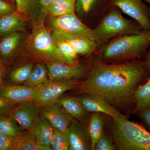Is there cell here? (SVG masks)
Wrapping results in <instances>:
<instances>
[{
  "label": "cell",
  "mask_w": 150,
  "mask_h": 150,
  "mask_svg": "<svg viewBox=\"0 0 150 150\" xmlns=\"http://www.w3.org/2000/svg\"><path fill=\"white\" fill-rule=\"evenodd\" d=\"M47 13L42 8L25 42V50L30 56L46 64L60 62L67 64L52 36L51 30L45 25Z\"/></svg>",
  "instance_id": "obj_3"
},
{
  "label": "cell",
  "mask_w": 150,
  "mask_h": 150,
  "mask_svg": "<svg viewBox=\"0 0 150 150\" xmlns=\"http://www.w3.org/2000/svg\"><path fill=\"white\" fill-rule=\"evenodd\" d=\"M16 10V8L5 0H0V17L12 13Z\"/></svg>",
  "instance_id": "obj_35"
},
{
  "label": "cell",
  "mask_w": 150,
  "mask_h": 150,
  "mask_svg": "<svg viewBox=\"0 0 150 150\" xmlns=\"http://www.w3.org/2000/svg\"><path fill=\"white\" fill-rule=\"evenodd\" d=\"M82 81L79 79L49 81L44 86L35 102L38 105L56 102L64 93L76 88Z\"/></svg>",
  "instance_id": "obj_9"
},
{
  "label": "cell",
  "mask_w": 150,
  "mask_h": 150,
  "mask_svg": "<svg viewBox=\"0 0 150 150\" xmlns=\"http://www.w3.org/2000/svg\"><path fill=\"white\" fill-rule=\"evenodd\" d=\"M39 115L50 121L54 128L67 133L73 117L62 105L56 101L40 105Z\"/></svg>",
  "instance_id": "obj_10"
},
{
  "label": "cell",
  "mask_w": 150,
  "mask_h": 150,
  "mask_svg": "<svg viewBox=\"0 0 150 150\" xmlns=\"http://www.w3.org/2000/svg\"><path fill=\"white\" fill-rule=\"evenodd\" d=\"M55 128L50 121L40 115L32 128L35 142L39 146H51Z\"/></svg>",
  "instance_id": "obj_19"
},
{
  "label": "cell",
  "mask_w": 150,
  "mask_h": 150,
  "mask_svg": "<svg viewBox=\"0 0 150 150\" xmlns=\"http://www.w3.org/2000/svg\"><path fill=\"white\" fill-rule=\"evenodd\" d=\"M52 34L54 39L64 40L68 42L78 55H88L98 48L96 43L85 36L54 32H52Z\"/></svg>",
  "instance_id": "obj_16"
},
{
  "label": "cell",
  "mask_w": 150,
  "mask_h": 150,
  "mask_svg": "<svg viewBox=\"0 0 150 150\" xmlns=\"http://www.w3.org/2000/svg\"><path fill=\"white\" fill-rule=\"evenodd\" d=\"M46 11L53 17L75 13L76 2L69 0H53Z\"/></svg>",
  "instance_id": "obj_23"
},
{
  "label": "cell",
  "mask_w": 150,
  "mask_h": 150,
  "mask_svg": "<svg viewBox=\"0 0 150 150\" xmlns=\"http://www.w3.org/2000/svg\"><path fill=\"white\" fill-rule=\"evenodd\" d=\"M22 38L21 33L16 32L4 36L0 41V59L6 66L13 60Z\"/></svg>",
  "instance_id": "obj_18"
},
{
  "label": "cell",
  "mask_w": 150,
  "mask_h": 150,
  "mask_svg": "<svg viewBox=\"0 0 150 150\" xmlns=\"http://www.w3.org/2000/svg\"><path fill=\"white\" fill-rule=\"evenodd\" d=\"M33 66L32 63H28L13 69L8 73L7 80L4 81V84H22L29 78Z\"/></svg>",
  "instance_id": "obj_22"
},
{
  "label": "cell",
  "mask_w": 150,
  "mask_h": 150,
  "mask_svg": "<svg viewBox=\"0 0 150 150\" xmlns=\"http://www.w3.org/2000/svg\"><path fill=\"white\" fill-rule=\"evenodd\" d=\"M54 40L67 64L70 65L78 64V54L68 42L59 39H54Z\"/></svg>",
  "instance_id": "obj_29"
},
{
  "label": "cell",
  "mask_w": 150,
  "mask_h": 150,
  "mask_svg": "<svg viewBox=\"0 0 150 150\" xmlns=\"http://www.w3.org/2000/svg\"><path fill=\"white\" fill-rule=\"evenodd\" d=\"M27 19L17 10L0 17V36L4 37L13 33L22 31Z\"/></svg>",
  "instance_id": "obj_17"
},
{
  "label": "cell",
  "mask_w": 150,
  "mask_h": 150,
  "mask_svg": "<svg viewBox=\"0 0 150 150\" xmlns=\"http://www.w3.org/2000/svg\"><path fill=\"white\" fill-rule=\"evenodd\" d=\"M104 119L99 112H93L90 117L88 124L89 133L91 139L92 150L103 133Z\"/></svg>",
  "instance_id": "obj_24"
},
{
  "label": "cell",
  "mask_w": 150,
  "mask_h": 150,
  "mask_svg": "<svg viewBox=\"0 0 150 150\" xmlns=\"http://www.w3.org/2000/svg\"><path fill=\"white\" fill-rule=\"evenodd\" d=\"M45 85L31 87L23 85L4 84L0 88V95L15 105L23 102L35 101Z\"/></svg>",
  "instance_id": "obj_11"
},
{
  "label": "cell",
  "mask_w": 150,
  "mask_h": 150,
  "mask_svg": "<svg viewBox=\"0 0 150 150\" xmlns=\"http://www.w3.org/2000/svg\"><path fill=\"white\" fill-rule=\"evenodd\" d=\"M136 112L150 132V108H144Z\"/></svg>",
  "instance_id": "obj_33"
},
{
  "label": "cell",
  "mask_w": 150,
  "mask_h": 150,
  "mask_svg": "<svg viewBox=\"0 0 150 150\" xmlns=\"http://www.w3.org/2000/svg\"><path fill=\"white\" fill-rule=\"evenodd\" d=\"M48 21L52 32L82 35L96 43L91 28L86 25L75 13L57 17H51Z\"/></svg>",
  "instance_id": "obj_6"
},
{
  "label": "cell",
  "mask_w": 150,
  "mask_h": 150,
  "mask_svg": "<svg viewBox=\"0 0 150 150\" xmlns=\"http://www.w3.org/2000/svg\"><path fill=\"white\" fill-rule=\"evenodd\" d=\"M145 59L146 60L148 68L150 71V44L149 46V49H148L147 54Z\"/></svg>",
  "instance_id": "obj_38"
},
{
  "label": "cell",
  "mask_w": 150,
  "mask_h": 150,
  "mask_svg": "<svg viewBox=\"0 0 150 150\" xmlns=\"http://www.w3.org/2000/svg\"><path fill=\"white\" fill-rule=\"evenodd\" d=\"M0 150H1V149H0Z\"/></svg>",
  "instance_id": "obj_42"
},
{
  "label": "cell",
  "mask_w": 150,
  "mask_h": 150,
  "mask_svg": "<svg viewBox=\"0 0 150 150\" xmlns=\"http://www.w3.org/2000/svg\"><path fill=\"white\" fill-rule=\"evenodd\" d=\"M88 112H101L115 118L123 116L115 108L106 101L102 96L93 93L80 94L75 96Z\"/></svg>",
  "instance_id": "obj_15"
},
{
  "label": "cell",
  "mask_w": 150,
  "mask_h": 150,
  "mask_svg": "<svg viewBox=\"0 0 150 150\" xmlns=\"http://www.w3.org/2000/svg\"><path fill=\"white\" fill-rule=\"evenodd\" d=\"M150 44V30L115 38L98 48L100 61L107 63L145 59Z\"/></svg>",
  "instance_id": "obj_2"
},
{
  "label": "cell",
  "mask_w": 150,
  "mask_h": 150,
  "mask_svg": "<svg viewBox=\"0 0 150 150\" xmlns=\"http://www.w3.org/2000/svg\"><path fill=\"white\" fill-rule=\"evenodd\" d=\"M92 31L98 48L115 38L140 34L144 30L136 21L125 18L119 9L112 7Z\"/></svg>",
  "instance_id": "obj_4"
},
{
  "label": "cell",
  "mask_w": 150,
  "mask_h": 150,
  "mask_svg": "<svg viewBox=\"0 0 150 150\" xmlns=\"http://www.w3.org/2000/svg\"><path fill=\"white\" fill-rule=\"evenodd\" d=\"M115 146L104 132L95 145L93 150H114Z\"/></svg>",
  "instance_id": "obj_31"
},
{
  "label": "cell",
  "mask_w": 150,
  "mask_h": 150,
  "mask_svg": "<svg viewBox=\"0 0 150 150\" xmlns=\"http://www.w3.org/2000/svg\"><path fill=\"white\" fill-rule=\"evenodd\" d=\"M134 100L136 105L135 112L146 107L150 103V76L145 83L137 88L134 93Z\"/></svg>",
  "instance_id": "obj_27"
},
{
  "label": "cell",
  "mask_w": 150,
  "mask_h": 150,
  "mask_svg": "<svg viewBox=\"0 0 150 150\" xmlns=\"http://www.w3.org/2000/svg\"><path fill=\"white\" fill-rule=\"evenodd\" d=\"M16 137L0 133V149L13 150Z\"/></svg>",
  "instance_id": "obj_32"
},
{
  "label": "cell",
  "mask_w": 150,
  "mask_h": 150,
  "mask_svg": "<svg viewBox=\"0 0 150 150\" xmlns=\"http://www.w3.org/2000/svg\"><path fill=\"white\" fill-rule=\"evenodd\" d=\"M24 129L8 115L0 116V133L16 137Z\"/></svg>",
  "instance_id": "obj_28"
},
{
  "label": "cell",
  "mask_w": 150,
  "mask_h": 150,
  "mask_svg": "<svg viewBox=\"0 0 150 150\" xmlns=\"http://www.w3.org/2000/svg\"><path fill=\"white\" fill-rule=\"evenodd\" d=\"M69 1H72L75 2H76V0H69Z\"/></svg>",
  "instance_id": "obj_41"
},
{
  "label": "cell",
  "mask_w": 150,
  "mask_h": 150,
  "mask_svg": "<svg viewBox=\"0 0 150 150\" xmlns=\"http://www.w3.org/2000/svg\"><path fill=\"white\" fill-rule=\"evenodd\" d=\"M13 150H38L32 129L23 130L16 137Z\"/></svg>",
  "instance_id": "obj_25"
},
{
  "label": "cell",
  "mask_w": 150,
  "mask_h": 150,
  "mask_svg": "<svg viewBox=\"0 0 150 150\" xmlns=\"http://www.w3.org/2000/svg\"><path fill=\"white\" fill-rule=\"evenodd\" d=\"M6 73V66L0 59V88L4 84V79Z\"/></svg>",
  "instance_id": "obj_36"
},
{
  "label": "cell",
  "mask_w": 150,
  "mask_h": 150,
  "mask_svg": "<svg viewBox=\"0 0 150 150\" xmlns=\"http://www.w3.org/2000/svg\"><path fill=\"white\" fill-rule=\"evenodd\" d=\"M73 118L68 130L70 150H92L88 124Z\"/></svg>",
  "instance_id": "obj_14"
},
{
  "label": "cell",
  "mask_w": 150,
  "mask_h": 150,
  "mask_svg": "<svg viewBox=\"0 0 150 150\" xmlns=\"http://www.w3.org/2000/svg\"><path fill=\"white\" fill-rule=\"evenodd\" d=\"M57 101L74 118L83 122H86L88 120L89 112L84 108L75 96H62Z\"/></svg>",
  "instance_id": "obj_20"
},
{
  "label": "cell",
  "mask_w": 150,
  "mask_h": 150,
  "mask_svg": "<svg viewBox=\"0 0 150 150\" xmlns=\"http://www.w3.org/2000/svg\"><path fill=\"white\" fill-rule=\"evenodd\" d=\"M143 1L149 3V4H150V0H143Z\"/></svg>",
  "instance_id": "obj_39"
},
{
  "label": "cell",
  "mask_w": 150,
  "mask_h": 150,
  "mask_svg": "<svg viewBox=\"0 0 150 150\" xmlns=\"http://www.w3.org/2000/svg\"><path fill=\"white\" fill-rule=\"evenodd\" d=\"M8 115L24 130H29L39 116V105L35 101L21 103L16 105Z\"/></svg>",
  "instance_id": "obj_12"
},
{
  "label": "cell",
  "mask_w": 150,
  "mask_h": 150,
  "mask_svg": "<svg viewBox=\"0 0 150 150\" xmlns=\"http://www.w3.org/2000/svg\"><path fill=\"white\" fill-rule=\"evenodd\" d=\"M145 108H150V103H149V105L146 106V107Z\"/></svg>",
  "instance_id": "obj_40"
},
{
  "label": "cell",
  "mask_w": 150,
  "mask_h": 150,
  "mask_svg": "<svg viewBox=\"0 0 150 150\" xmlns=\"http://www.w3.org/2000/svg\"><path fill=\"white\" fill-rule=\"evenodd\" d=\"M150 76L145 59L108 64L95 63L87 78L77 88L79 94L98 95L116 108H123L134 103L135 91Z\"/></svg>",
  "instance_id": "obj_1"
},
{
  "label": "cell",
  "mask_w": 150,
  "mask_h": 150,
  "mask_svg": "<svg viewBox=\"0 0 150 150\" xmlns=\"http://www.w3.org/2000/svg\"><path fill=\"white\" fill-rule=\"evenodd\" d=\"M107 0H76V11L79 18L86 20V25L93 28L110 9Z\"/></svg>",
  "instance_id": "obj_7"
},
{
  "label": "cell",
  "mask_w": 150,
  "mask_h": 150,
  "mask_svg": "<svg viewBox=\"0 0 150 150\" xmlns=\"http://www.w3.org/2000/svg\"><path fill=\"white\" fill-rule=\"evenodd\" d=\"M112 136L120 150H150V132L124 115L113 118Z\"/></svg>",
  "instance_id": "obj_5"
},
{
  "label": "cell",
  "mask_w": 150,
  "mask_h": 150,
  "mask_svg": "<svg viewBox=\"0 0 150 150\" xmlns=\"http://www.w3.org/2000/svg\"><path fill=\"white\" fill-rule=\"evenodd\" d=\"M143 0H112L118 7L140 25L144 30H150V8Z\"/></svg>",
  "instance_id": "obj_8"
},
{
  "label": "cell",
  "mask_w": 150,
  "mask_h": 150,
  "mask_svg": "<svg viewBox=\"0 0 150 150\" xmlns=\"http://www.w3.org/2000/svg\"><path fill=\"white\" fill-rule=\"evenodd\" d=\"M51 146L54 150H69V141L68 132L66 133L55 128L51 138Z\"/></svg>",
  "instance_id": "obj_30"
},
{
  "label": "cell",
  "mask_w": 150,
  "mask_h": 150,
  "mask_svg": "<svg viewBox=\"0 0 150 150\" xmlns=\"http://www.w3.org/2000/svg\"><path fill=\"white\" fill-rule=\"evenodd\" d=\"M16 5V10L22 14L28 21L35 19L40 0H13Z\"/></svg>",
  "instance_id": "obj_26"
},
{
  "label": "cell",
  "mask_w": 150,
  "mask_h": 150,
  "mask_svg": "<svg viewBox=\"0 0 150 150\" xmlns=\"http://www.w3.org/2000/svg\"><path fill=\"white\" fill-rule=\"evenodd\" d=\"M46 64L50 81L80 79L87 74L86 67L79 64L70 65L60 62Z\"/></svg>",
  "instance_id": "obj_13"
},
{
  "label": "cell",
  "mask_w": 150,
  "mask_h": 150,
  "mask_svg": "<svg viewBox=\"0 0 150 150\" xmlns=\"http://www.w3.org/2000/svg\"><path fill=\"white\" fill-rule=\"evenodd\" d=\"M49 81L47 66L40 63L33 66L29 78L21 85L31 87H38L47 84Z\"/></svg>",
  "instance_id": "obj_21"
},
{
  "label": "cell",
  "mask_w": 150,
  "mask_h": 150,
  "mask_svg": "<svg viewBox=\"0 0 150 150\" xmlns=\"http://www.w3.org/2000/svg\"><path fill=\"white\" fill-rule=\"evenodd\" d=\"M15 105L0 95V116L8 115Z\"/></svg>",
  "instance_id": "obj_34"
},
{
  "label": "cell",
  "mask_w": 150,
  "mask_h": 150,
  "mask_svg": "<svg viewBox=\"0 0 150 150\" xmlns=\"http://www.w3.org/2000/svg\"><path fill=\"white\" fill-rule=\"evenodd\" d=\"M53 0H40V6L42 8L47 9Z\"/></svg>",
  "instance_id": "obj_37"
}]
</instances>
